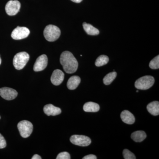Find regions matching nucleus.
Instances as JSON below:
<instances>
[{
	"label": "nucleus",
	"mask_w": 159,
	"mask_h": 159,
	"mask_svg": "<svg viewBox=\"0 0 159 159\" xmlns=\"http://www.w3.org/2000/svg\"><path fill=\"white\" fill-rule=\"evenodd\" d=\"M71 1H72V2H74L79 3L81 2L83 0H71Z\"/></svg>",
	"instance_id": "obj_27"
},
{
	"label": "nucleus",
	"mask_w": 159,
	"mask_h": 159,
	"mask_svg": "<svg viewBox=\"0 0 159 159\" xmlns=\"http://www.w3.org/2000/svg\"><path fill=\"white\" fill-rule=\"evenodd\" d=\"M1 63H2V59H1V57H0V65L1 64Z\"/></svg>",
	"instance_id": "obj_28"
},
{
	"label": "nucleus",
	"mask_w": 159,
	"mask_h": 159,
	"mask_svg": "<svg viewBox=\"0 0 159 159\" xmlns=\"http://www.w3.org/2000/svg\"><path fill=\"white\" fill-rule=\"evenodd\" d=\"M60 61L64 70L67 74H73L77 70L78 63L74 55L70 51L62 52L61 55Z\"/></svg>",
	"instance_id": "obj_1"
},
{
	"label": "nucleus",
	"mask_w": 159,
	"mask_h": 159,
	"mask_svg": "<svg viewBox=\"0 0 159 159\" xmlns=\"http://www.w3.org/2000/svg\"><path fill=\"white\" fill-rule=\"evenodd\" d=\"M0 119H1V116H0Z\"/></svg>",
	"instance_id": "obj_29"
},
{
	"label": "nucleus",
	"mask_w": 159,
	"mask_h": 159,
	"mask_svg": "<svg viewBox=\"0 0 159 159\" xmlns=\"http://www.w3.org/2000/svg\"><path fill=\"white\" fill-rule=\"evenodd\" d=\"M20 3L17 0H10L6 4L5 9L9 16L16 15L20 11Z\"/></svg>",
	"instance_id": "obj_7"
},
{
	"label": "nucleus",
	"mask_w": 159,
	"mask_h": 159,
	"mask_svg": "<svg viewBox=\"0 0 159 159\" xmlns=\"http://www.w3.org/2000/svg\"><path fill=\"white\" fill-rule=\"evenodd\" d=\"M147 109L149 113L154 116H158L159 114V102L155 101L150 102L147 106Z\"/></svg>",
	"instance_id": "obj_16"
},
{
	"label": "nucleus",
	"mask_w": 159,
	"mask_h": 159,
	"mask_svg": "<svg viewBox=\"0 0 159 159\" xmlns=\"http://www.w3.org/2000/svg\"><path fill=\"white\" fill-rule=\"evenodd\" d=\"M80 82V77L77 76H72L68 80L67 86L69 89L74 90L77 88Z\"/></svg>",
	"instance_id": "obj_14"
},
{
	"label": "nucleus",
	"mask_w": 159,
	"mask_h": 159,
	"mask_svg": "<svg viewBox=\"0 0 159 159\" xmlns=\"http://www.w3.org/2000/svg\"><path fill=\"white\" fill-rule=\"evenodd\" d=\"M109 57L105 55L99 56L96 60L95 65L97 67L102 66L108 63Z\"/></svg>",
	"instance_id": "obj_19"
},
{
	"label": "nucleus",
	"mask_w": 159,
	"mask_h": 159,
	"mask_svg": "<svg viewBox=\"0 0 159 159\" xmlns=\"http://www.w3.org/2000/svg\"><path fill=\"white\" fill-rule=\"evenodd\" d=\"M32 159H41V157L38 154H35L31 158Z\"/></svg>",
	"instance_id": "obj_26"
},
{
	"label": "nucleus",
	"mask_w": 159,
	"mask_h": 159,
	"mask_svg": "<svg viewBox=\"0 0 159 159\" xmlns=\"http://www.w3.org/2000/svg\"><path fill=\"white\" fill-rule=\"evenodd\" d=\"M121 118L123 122L129 125L134 124L135 121L134 115L129 111L127 110H124L122 112Z\"/></svg>",
	"instance_id": "obj_13"
},
{
	"label": "nucleus",
	"mask_w": 159,
	"mask_h": 159,
	"mask_svg": "<svg viewBox=\"0 0 159 159\" xmlns=\"http://www.w3.org/2000/svg\"><path fill=\"white\" fill-rule=\"evenodd\" d=\"M70 141L74 145L83 147L89 146L91 143V139L89 137L80 135L72 136L70 139Z\"/></svg>",
	"instance_id": "obj_6"
},
{
	"label": "nucleus",
	"mask_w": 159,
	"mask_h": 159,
	"mask_svg": "<svg viewBox=\"0 0 159 159\" xmlns=\"http://www.w3.org/2000/svg\"><path fill=\"white\" fill-rule=\"evenodd\" d=\"M123 156L125 159H136L135 156L128 149H125L123 151Z\"/></svg>",
	"instance_id": "obj_22"
},
{
	"label": "nucleus",
	"mask_w": 159,
	"mask_h": 159,
	"mask_svg": "<svg viewBox=\"0 0 159 159\" xmlns=\"http://www.w3.org/2000/svg\"><path fill=\"white\" fill-rule=\"evenodd\" d=\"M65 74L60 70H54L51 77V81L54 85L57 86L61 84L64 79Z\"/></svg>",
	"instance_id": "obj_11"
},
{
	"label": "nucleus",
	"mask_w": 159,
	"mask_h": 159,
	"mask_svg": "<svg viewBox=\"0 0 159 159\" xmlns=\"http://www.w3.org/2000/svg\"><path fill=\"white\" fill-rule=\"evenodd\" d=\"M70 154L66 152H61L56 157L57 159H70Z\"/></svg>",
	"instance_id": "obj_23"
},
{
	"label": "nucleus",
	"mask_w": 159,
	"mask_h": 159,
	"mask_svg": "<svg viewBox=\"0 0 159 159\" xmlns=\"http://www.w3.org/2000/svg\"><path fill=\"white\" fill-rule=\"evenodd\" d=\"M6 146V142L4 137L0 134V149L5 148Z\"/></svg>",
	"instance_id": "obj_24"
},
{
	"label": "nucleus",
	"mask_w": 159,
	"mask_h": 159,
	"mask_svg": "<svg viewBox=\"0 0 159 159\" xmlns=\"http://www.w3.org/2000/svg\"><path fill=\"white\" fill-rule=\"evenodd\" d=\"M97 157L93 154H90L84 157L83 159H97Z\"/></svg>",
	"instance_id": "obj_25"
},
{
	"label": "nucleus",
	"mask_w": 159,
	"mask_h": 159,
	"mask_svg": "<svg viewBox=\"0 0 159 159\" xmlns=\"http://www.w3.org/2000/svg\"><path fill=\"white\" fill-rule=\"evenodd\" d=\"M99 104L93 102H86L83 107L84 110L87 112H96L99 110Z\"/></svg>",
	"instance_id": "obj_15"
},
{
	"label": "nucleus",
	"mask_w": 159,
	"mask_h": 159,
	"mask_svg": "<svg viewBox=\"0 0 159 159\" xmlns=\"http://www.w3.org/2000/svg\"><path fill=\"white\" fill-rule=\"evenodd\" d=\"M48 64V57L45 54H42L36 59L33 70L35 72L42 71L47 67Z\"/></svg>",
	"instance_id": "obj_10"
},
{
	"label": "nucleus",
	"mask_w": 159,
	"mask_h": 159,
	"mask_svg": "<svg viewBox=\"0 0 159 159\" xmlns=\"http://www.w3.org/2000/svg\"><path fill=\"white\" fill-rule=\"evenodd\" d=\"M18 95L17 91L14 89L8 87H3L0 89V96L3 99L7 100H11L16 98Z\"/></svg>",
	"instance_id": "obj_9"
},
{
	"label": "nucleus",
	"mask_w": 159,
	"mask_h": 159,
	"mask_svg": "<svg viewBox=\"0 0 159 159\" xmlns=\"http://www.w3.org/2000/svg\"><path fill=\"white\" fill-rule=\"evenodd\" d=\"M43 34L46 40L48 41H55L60 36V29L54 25H48L45 28Z\"/></svg>",
	"instance_id": "obj_2"
},
{
	"label": "nucleus",
	"mask_w": 159,
	"mask_h": 159,
	"mask_svg": "<svg viewBox=\"0 0 159 159\" xmlns=\"http://www.w3.org/2000/svg\"><path fill=\"white\" fill-rule=\"evenodd\" d=\"M117 76V73L116 72H111L107 74L103 79V83L105 85L110 84Z\"/></svg>",
	"instance_id": "obj_20"
},
{
	"label": "nucleus",
	"mask_w": 159,
	"mask_h": 159,
	"mask_svg": "<svg viewBox=\"0 0 159 159\" xmlns=\"http://www.w3.org/2000/svg\"><path fill=\"white\" fill-rule=\"evenodd\" d=\"M154 78L151 76H145L137 80L135 83L136 88L140 90H147L152 86Z\"/></svg>",
	"instance_id": "obj_4"
},
{
	"label": "nucleus",
	"mask_w": 159,
	"mask_h": 159,
	"mask_svg": "<svg viewBox=\"0 0 159 159\" xmlns=\"http://www.w3.org/2000/svg\"><path fill=\"white\" fill-rule=\"evenodd\" d=\"M30 56L26 52H21L15 55L13 60L14 67L17 70H22L29 61Z\"/></svg>",
	"instance_id": "obj_3"
},
{
	"label": "nucleus",
	"mask_w": 159,
	"mask_h": 159,
	"mask_svg": "<svg viewBox=\"0 0 159 159\" xmlns=\"http://www.w3.org/2000/svg\"><path fill=\"white\" fill-rule=\"evenodd\" d=\"M149 67L151 69L156 70L159 68V56L157 55L149 63Z\"/></svg>",
	"instance_id": "obj_21"
},
{
	"label": "nucleus",
	"mask_w": 159,
	"mask_h": 159,
	"mask_svg": "<svg viewBox=\"0 0 159 159\" xmlns=\"http://www.w3.org/2000/svg\"><path fill=\"white\" fill-rule=\"evenodd\" d=\"M45 114L47 116H55L61 113V109L51 104H47L43 108Z\"/></svg>",
	"instance_id": "obj_12"
},
{
	"label": "nucleus",
	"mask_w": 159,
	"mask_h": 159,
	"mask_svg": "<svg viewBox=\"0 0 159 159\" xmlns=\"http://www.w3.org/2000/svg\"><path fill=\"white\" fill-rule=\"evenodd\" d=\"M30 32L28 28L18 26L11 32V37L13 39L15 40L24 39L29 36Z\"/></svg>",
	"instance_id": "obj_8"
},
{
	"label": "nucleus",
	"mask_w": 159,
	"mask_h": 159,
	"mask_svg": "<svg viewBox=\"0 0 159 159\" xmlns=\"http://www.w3.org/2000/svg\"><path fill=\"white\" fill-rule=\"evenodd\" d=\"M83 27L87 34L90 35H97L99 34V31L90 24L84 22L83 24Z\"/></svg>",
	"instance_id": "obj_17"
},
{
	"label": "nucleus",
	"mask_w": 159,
	"mask_h": 159,
	"mask_svg": "<svg viewBox=\"0 0 159 159\" xmlns=\"http://www.w3.org/2000/svg\"><path fill=\"white\" fill-rule=\"evenodd\" d=\"M17 127L20 134L24 138L30 136L33 131V125L31 122L27 120H23L19 122Z\"/></svg>",
	"instance_id": "obj_5"
},
{
	"label": "nucleus",
	"mask_w": 159,
	"mask_h": 159,
	"mask_svg": "<svg viewBox=\"0 0 159 159\" xmlns=\"http://www.w3.org/2000/svg\"><path fill=\"white\" fill-rule=\"evenodd\" d=\"M131 137L134 142H140L146 139V134L143 131H136L131 134Z\"/></svg>",
	"instance_id": "obj_18"
}]
</instances>
